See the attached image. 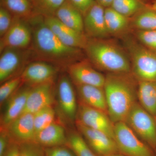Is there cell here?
<instances>
[{
	"mask_svg": "<svg viewBox=\"0 0 156 156\" xmlns=\"http://www.w3.org/2000/svg\"><path fill=\"white\" fill-rule=\"evenodd\" d=\"M32 30L28 20L13 17L9 30L0 40V52L6 48L25 49L30 48Z\"/></svg>",
	"mask_w": 156,
	"mask_h": 156,
	"instance_id": "cell-8",
	"label": "cell"
},
{
	"mask_svg": "<svg viewBox=\"0 0 156 156\" xmlns=\"http://www.w3.org/2000/svg\"><path fill=\"white\" fill-rule=\"evenodd\" d=\"M150 6L152 8L156 10V0H155L154 1L153 3H152V4Z\"/></svg>",
	"mask_w": 156,
	"mask_h": 156,
	"instance_id": "cell-39",
	"label": "cell"
},
{
	"mask_svg": "<svg viewBox=\"0 0 156 156\" xmlns=\"http://www.w3.org/2000/svg\"><path fill=\"white\" fill-rule=\"evenodd\" d=\"M33 141L44 147L67 145V132L62 125L55 122L35 134Z\"/></svg>",
	"mask_w": 156,
	"mask_h": 156,
	"instance_id": "cell-20",
	"label": "cell"
},
{
	"mask_svg": "<svg viewBox=\"0 0 156 156\" xmlns=\"http://www.w3.org/2000/svg\"><path fill=\"white\" fill-rule=\"evenodd\" d=\"M45 24L65 44L84 50L88 38L85 34L70 28L55 16L44 17Z\"/></svg>",
	"mask_w": 156,
	"mask_h": 156,
	"instance_id": "cell-15",
	"label": "cell"
},
{
	"mask_svg": "<svg viewBox=\"0 0 156 156\" xmlns=\"http://www.w3.org/2000/svg\"><path fill=\"white\" fill-rule=\"evenodd\" d=\"M61 68L46 62L34 60L30 62L21 73L22 84L33 87L55 81Z\"/></svg>",
	"mask_w": 156,
	"mask_h": 156,
	"instance_id": "cell-10",
	"label": "cell"
},
{
	"mask_svg": "<svg viewBox=\"0 0 156 156\" xmlns=\"http://www.w3.org/2000/svg\"><path fill=\"white\" fill-rule=\"evenodd\" d=\"M135 36L143 46L156 53V30H136Z\"/></svg>",
	"mask_w": 156,
	"mask_h": 156,
	"instance_id": "cell-31",
	"label": "cell"
},
{
	"mask_svg": "<svg viewBox=\"0 0 156 156\" xmlns=\"http://www.w3.org/2000/svg\"><path fill=\"white\" fill-rule=\"evenodd\" d=\"M75 87L79 102L108 114L104 87L87 85H76Z\"/></svg>",
	"mask_w": 156,
	"mask_h": 156,
	"instance_id": "cell-19",
	"label": "cell"
},
{
	"mask_svg": "<svg viewBox=\"0 0 156 156\" xmlns=\"http://www.w3.org/2000/svg\"><path fill=\"white\" fill-rule=\"evenodd\" d=\"M0 3L13 17L28 20L35 14L30 0H0Z\"/></svg>",
	"mask_w": 156,
	"mask_h": 156,
	"instance_id": "cell-24",
	"label": "cell"
},
{
	"mask_svg": "<svg viewBox=\"0 0 156 156\" xmlns=\"http://www.w3.org/2000/svg\"><path fill=\"white\" fill-rule=\"evenodd\" d=\"M138 81L132 73H108L104 89L108 115L114 123L126 122L132 107L137 102Z\"/></svg>",
	"mask_w": 156,
	"mask_h": 156,
	"instance_id": "cell-2",
	"label": "cell"
},
{
	"mask_svg": "<svg viewBox=\"0 0 156 156\" xmlns=\"http://www.w3.org/2000/svg\"><path fill=\"white\" fill-rule=\"evenodd\" d=\"M20 156H45L44 147L34 141L19 144Z\"/></svg>",
	"mask_w": 156,
	"mask_h": 156,
	"instance_id": "cell-32",
	"label": "cell"
},
{
	"mask_svg": "<svg viewBox=\"0 0 156 156\" xmlns=\"http://www.w3.org/2000/svg\"><path fill=\"white\" fill-rule=\"evenodd\" d=\"M125 122L148 145L156 148V123L154 117L140 104L136 102L132 107Z\"/></svg>",
	"mask_w": 156,
	"mask_h": 156,
	"instance_id": "cell-6",
	"label": "cell"
},
{
	"mask_svg": "<svg viewBox=\"0 0 156 156\" xmlns=\"http://www.w3.org/2000/svg\"><path fill=\"white\" fill-rule=\"evenodd\" d=\"M113 1L114 0H95L96 2L105 9L111 7Z\"/></svg>",
	"mask_w": 156,
	"mask_h": 156,
	"instance_id": "cell-38",
	"label": "cell"
},
{
	"mask_svg": "<svg viewBox=\"0 0 156 156\" xmlns=\"http://www.w3.org/2000/svg\"><path fill=\"white\" fill-rule=\"evenodd\" d=\"M114 140L123 155L154 156L150 147L138 138L126 122L115 123Z\"/></svg>",
	"mask_w": 156,
	"mask_h": 156,
	"instance_id": "cell-7",
	"label": "cell"
},
{
	"mask_svg": "<svg viewBox=\"0 0 156 156\" xmlns=\"http://www.w3.org/2000/svg\"><path fill=\"white\" fill-rule=\"evenodd\" d=\"M66 69L68 75L75 86L87 85L104 87L105 76L96 70L88 59L74 62Z\"/></svg>",
	"mask_w": 156,
	"mask_h": 156,
	"instance_id": "cell-13",
	"label": "cell"
},
{
	"mask_svg": "<svg viewBox=\"0 0 156 156\" xmlns=\"http://www.w3.org/2000/svg\"><path fill=\"white\" fill-rule=\"evenodd\" d=\"M76 121L102 131L114 139V123L108 114L79 102Z\"/></svg>",
	"mask_w": 156,
	"mask_h": 156,
	"instance_id": "cell-9",
	"label": "cell"
},
{
	"mask_svg": "<svg viewBox=\"0 0 156 156\" xmlns=\"http://www.w3.org/2000/svg\"><path fill=\"white\" fill-rule=\"evenodd\" d=\"M13 16L7 9L0 6V37L6 33L13 22Z\"/></svg>",
	"mask_w": 156,
	"mask_h": 156,
	"instance_id": "cell-33",
	"label": "cell"
},
{
	"mask_svg": "<svg viewBox=\"0 0 156 156\" xmlns=\"http://www.w3.org/2000/svg\"><path fill=\"white\" fill-rule=\"evenodd\" d=\"M45 156H76L67 145L44 147Z\"/></svg>",
	"mask_w": 156,
	"mask_h": 156,
	"instance_id": "cell-34",
	"label": "cell"
},
{
	"mask_svg": "<svg viewBox=\"0 0 156 156\" xmlns=\"http://www.w3.org/2000/svg\"><path fill=\"white\" fill-rule=\"evenodd\" d=\"M123 156H124V155H123Z\"/></svg>",
	"mask_w": 156,
	"mask_h": 156,
	"instance_id": "cell-41",
	"label": "cell"
},
{
	"mask_svg": "<svg viewBox=\"0 0 156 156\" xmlns=\"http://www.w3.org/2000/svg\"><path fill=\"white\" fill-rule=\"evenodd\" d=\"M0 53L1 84L20 75L27 66L34 61L33 54L30 48H6Z\"/></svg>",
	"mask_w": 156,
	"mask_h": 156,
	"instance_id": "cell-5",
	"label": "cell"
},
{
	"mask_svg": "<svg viewBox=\"0 0 156 156\" xmlns=\"http://www.w3.org/2000/svg\"><path fill=\"white\" fill-rule=\"evenodd\" d=\"M105 18L110 35H121L127 32L131 25L130 17H126L111 7L105 9Z\"/></svg>",
	"mask_w": 156,
	"mask_h": 156,
	"instance_id": "cell-22",
	"label": "cell"
},
{
	"mask_svg": "<svg viewBox=\"0 0 156 156\" xmlns=\"http://www.w3.org/2000/svg\"><path fill=\"white\" fill-rule=\"evenodd\" d=\"M82 13L83 16L95 2V0H66Z\"/></svg>",
	"mask_w": 156,
	"mask_h": 156,
	"instance_id": "cell-35",
	"label": "cell"
},
{
	"mask_svg": "<svg viewBox=\"0 0 156 156\" xmlns=\"http://www.w3.org/2000/svg\"><path fill=\"white\" fill-rule=\"evenodd\" d=\"M131 73L137 81H156V53L130 37L125 41Z\"/></svg>",
	"mask_w": 156,
	"mask_h": 156,
	"instance_id": "cell-4",
	"label": "cell"
},
{
	"mask_svg": "<svg viewBox=\"0 0 156 156\" xmlns=\"http://www.w3.org/2000/svg\"><path fill=\"white\" fill-rule=\"evenodd\" d=\"M83 51L95 69L113 73L131 72L129 56L113 41L88 38Z\"/></svg>",
	"mask_w": 156,
	"mask_h": 156,
	"instance_id": "cell-3",
	"label": "cell"
},
{
	"mask_svg": "<svg viewBox=\"0 0 156 156\" xmlns=\"http://www.w3.org/2000/svg\"><path fill=\"white\" fill-rule=\"evenodd\" d=\"M35 13L44 17L55 16L57 10L66 0H30Z\"/></svg>",
	"mask_w": 156,
	"mask_h": 156,
	"instance_id": "cell-28",
	"label": "cell"
},
{
	"mask_svg": "<svg viewBox=\"0 0 156 156\" xmlns=\"http://www.w3.org/2000/svg\"><path fill=\"white\" fill-rule=\"evenodd\" d=\"M147 6L143 0H114L111 7L120 14L130 18Z\"/></svg>",
	"mask_w": 156,
	"mask_h": 156,
	"instance_id": "cell-27",
	"label": "cell"
},
{
	"mask_svg": "<svg viewBox=\"0 0 156 156\" xmlns=\"http://www.w3.org/2000/svg\"><path fill=\"white\" fill-rule=\"evenodd\" d=\"M28 20L32 30L30 48L34 60L46 62L66 69L71 64L84 59L83 50L63 44L45 24L44 16L35 14Z\"/></svg>",
	"mask_w": 156,
	"mask_h": 156,
	"instance_id": "cell-1",
	"label": "cell"
},
{
	"mask_svg": "<svg viewBox=\"0 0 156 156\" xmlns=\"http://www.w3.org/2000/svg\"><path fill=\"white\" fill-rule=\"evenodd\" d=\"M131 25L136 30H156V10L147 6L133 16Z\"/></svg>",
	"mask_w": 156,
	"mask_h": 156,
	"instance_id": "cell-25",
	"label": "cell"
},
{
	"mask_svg": "<svg viewBox=\"0 0 156 156\" xmlns=\"http://www.w3.org/2000/svg\"><path fill=\"white\" fill-rule=\"evenodd\" d=\"M34 115L35 134L55 122L56 112L53 106L42 109Z\"/></svg>",
	"mask_w": 156,
	"mask_h": 156,
	"instance_id": "cell-29",
	"label": "cell"
},
{
	"mask_svg": "<svg viewBox=\"0 0 156 156\" xmlns=\"http://www.w3.org/2000/svg\"><path fill=\"white\" fill-rule=\"evenodd\" d=\"M54 16L70 28L85 34L83 14L66 0L57 10Z\"/></svg>",
	"mask_w": 156,
	"mask_h": 156,
	"instance_id": "cell-21",
	"label": "cell"
},
{
	"mask_svg": "<svg viewBox=\"0 0 156 156\" xmlns=\"http://www.w3.org/2000/svg\"><path fill=\"white\" fill-rule=\"evenodd\" d=\"M105 9L95 2L84 14V31L87 37L107 39L109 36L105 23Z\"/></svg>",
	"mask_w": 156,
	"mask_h": 156,
	"instance_id": "cell-16",
	"label": "cell"
},
{
	"mask_svg": "<svg viewBox=\"0 0 156 156\" xmlns=\"http://www.w3.org/2000/svg\"><path fill=\"white\" fill-rule=\"evenodd\" d=\"M56 93L55 81L31 87L22 113L34 114L47 107L53 106Z\"/></svg>",
	"mask_w": 156,
	"mask_h": 156,
	"instance_id": "cell-14",
	"label": "cell"
},
{
	"mask_svg": "<svg viewBox=\"0 0 156 156\" xmlns=\"http://www.w3.org/2000/svg\"><path fill=\"white\" fill-rule=\"evenodd\" d=\"M73 83L68 75L59 76L56 86L57 101L63 115L70 122H75L78 107Z\"/></svg>",
	"mask_w": 156,
	"mask_h": 156,
	"instance_id": "cell-12",
	"label": "cell"
},
{
	"mask_svg": "<svg viewBox=\"0 0 156 156\" xmlns=\"http://www.w3.org/2000/svg\"><path fill=\"white\" fill-rule=\"evenodd\" d=\"M75 123L79 133L98 156L119 152L115 140L107 134L102 131L87 127L76 121Z\"/></svg>",
	"mask_w": 156,
	"mask_h": 156,
	"instance_id": "cell-11",
	"label": "cell"
},
{
	"mask_svg": "<svg viewBox=\"0 0 156 156\" xmlns=\"http://www.w3.org/2000/svg\"><path fill=\"white\" fill-rule=\"evenodd\" d=\"M10 79L1 84L0 87V105L2 106L22 85L21 76Z\"/></svg>",
	"mask_w": 156,
	"mask_h": 156,
	"instance_id": "cell-30",
	"label": "cell"
},
{
	"mask_svg": "<svg viewBox=\"0 0 156 156\" xmlns=\"http://www.w3.org/2000/svg\"><path fill=\"white\" fill-rule=\"evenodd\" d=\"M137 99L146 110L156 116V81H138Z\"/></svg>",
	"mask_w": 156,
	"mask_h": 156,
	"instance_id": "cell-23",
	"label": "cell"
},
{
	"mask_svg": "<svg viewBox=\"0 0 156 156\" xmlns=\"http://www.w3.org/2000/svg\"><path fill=\"white\" fill-rule=\"evenodd\" d=\"M11 141V140L9 137L6 128H1V131H0V156H3Z\"/></svg>",
	"mask_w": 156,
	"mask_h": 156,
	"instance_id": "cell-36",
	"label": "cell"
},
{
	"mask_svg": "<svg viewBox=\"0 0 156 156\" xmlns=\"http://www.w3.org/2000/svg\"><path fill=\"white\" fill-rule=\"evenodd\" d=\"M156 123V116L154 117Z\"/></svg>",
	"mask_w": 156,
	"mask_h": 156,
	"instance_id": "cell-40",
	"label": "cell"
},
{
	"mask_svg": "<svg viewBox=\"0 0 156 156\" xmlns=\"http://www.w3.org/2000/svg\"><path fill=\"white\" fill-rule=\"evenodd\" d=\"M5 128L11 140L18 144L33 141L35 134L34 114L22 113Z\"/></svg>",
	"mask_w": 156,
	"mask_h": 156,
	"instance_id": "cell-17",
	"label": "cell"
},
{
	"mask_svg": "<svg viewBox=\"0 0 156 156\" xmlns=\"http://www.w3.org/2000/svg\"><path fill=\"white\" fill-rule=\"evenodd\" d=\"M3 156H20L19 144L11 140Z\"/></svg>",
	"mask_w": 156,
	"mask_h": 156,
	"instance_id": "cell-37",
	"label": "cell"
},
{
	"mask_svg": "<svg viewBox=\"0 0 156 156\" xmlns=\"http://www.w3.org/2000/svg\"><path fill=\"white\" fill-rule=\"evenodd\" d=\"M31 87L23 85L6 102L1 119V128H6L12 121L22 114Z\"/></svg>",
	"mask_w": 156,
	"mask_h": 156,
	"instance_id": "cell-18",
	"label": "cell"
},
{
	"mask_svg": "<svg viewBox=\"0 0 156 156\" xmlns=\"http://www.w3.org/2000/svg\"><path fill=\"white\" fill-rule=\"evenodd\" d=\"M67 145L76 156H98L94 152L79 132L70 131L67 133Z\"/></svg>",
	"mask_w": 156,
	"mask_h": 156,
	"instance_id": "cell-26",
	"label": "cell"
}]
</instances>
